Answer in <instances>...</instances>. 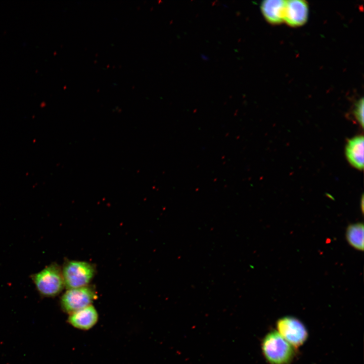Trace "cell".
<instances>
[{
	"label": "cell",
	"mask_w": 364,
	"mask_h": 364,
	"mask_svg": "<svg viewBox=\"0 0 364 364\" xmlns=\"http://www.w3.org/2000/svg\"><path fill=\"white\" fill-rule=\"evenodd\" d=\"M363 136L358 135L349 140L345 148L349 162L360 170L362 169L363 167Z\"/></svg>",
	"instance_id": "cell-9"
},
{
	"label": "cell",
	"mask_w": 364,
	"mask_h": 364,
	"mask_svg": "<svg viewBox=\"0 0 364 364\" xmlns=\"http://www.w3.org/2000/svg\"><path fill=\"white\" fill-rule=\"evenodd\" d=\"M31 279L38 292L44 297H55L59 294L65 287L62 269L56 263H51L33 274Z\"/></svg>",
	"instance_id": "cell-2"
},
{
	"label": "cell",
	"mask_w": 364,
	"mask_h": 364,
	"mask_svg": "<svg viewBox=\"0 0 364 364\" xmlns=\"http://www.w3.org/2000/svg\"><path fill=\"white\" fill-rule=\"evenodd\" d=\"M97 298L94 288L89 285L69 289L61 298L63 310L69 314L92 304Z\"/></svg>",
	"instance_id": "cell-5"
},
{
	"label": "cell",
	"mask_w": 364,
	"mask_h": 364,
	"mask_svg": "<svg viewBox=\"0 0 364 364\" xmlns=\"http://www.w3.org/2000/svg\"><path fill=\"white\" fill-rule=\"evenodd\" d=\"M263 355L269 364H291L295 349L276 330L268 332L261 344Z\"/></svg>",
	"instance_id": "cell-1"
},
{
	"label": "cell",
	"mask_w": 364,
	"mask_h": 364,
	"mask_svg": "<svg viewBox=\"0 0 364 364\" xmlns=\"http://www.w3.org/2000/svg\"><path fill=\"white\" fill-rule=\"evenodd\" d=\"M65 287L67 289L88 285L96 272L92 263L84 261L67 260L62 268Z\"/></svg>",
	"instance_id": "cell-3"
},
{
	"label": "cell",
	"mask_w": 364,
	"mask_h": 364,
	"mask_svg": "<svg viewBox=\"0 0 364 364\" xmlns=\"http://www.w3.org/2000/svg\"><path fill=\"white\" fill-rule=\"evenodd\" d=\"M98 318L96 309L91 304L70 314L68 321L77 329L87 330L96 324Z\"/></svg>",
	"instance_id": "cell-7"
},
{
	"label": "cell",
	"mask_w": 364,
	"mask_h": 364,
	"mask_svg": "<svg viewBox=\"0 0 364 364\" xmlns=\"http://www.w3.org/2000/svg\"><path fill=\"white\" fill-rule=\"evenodd\" d=\"M353 114L355 118L359 124L363 127V98L358 100L354 108Z\"/></svg>",
	"instance_id": "cell-11"
},
{
	"label": "cell",
	"mask_w": 364,
	"mask_h": 364,
	"mask_svg": "<svg viewBox=\"0 0 364 364\" xmlns=\"http://www.w3.org/2000/svg\"><path fill=\"white\" fill-rule=\"evenodd\" d=\"M348 243L355 249L363 250V224L358 222L348 226L346 232Z\"/></svg>",
	"instance_id": "cell-10"
},
{
	"label": "cell",
	"mask_w": 364,
	"mask_h": 364,
	"mask_svg": "<svg viewBox=\"0 0 364 364\" xmlns=\"http://www.w3.org/2000/svg\"><path fill=\"white\" fill-rule=\"evenodd\" d=\"M278 333L295 349L302 346L307 340L308 333L305 326L298 318L285 316L276 323Z\"/></svg>",
	"instance_id": "cell-4"
},
{
	"label": "cell",
	"mask_w": 364,
	"mask_h": 364,
	"mask_svg": "<svg viewBox=\"0 0 364 364\" xmlns=\"http://www.w3.org/2000/svg\"><path fill=\"white\" fill-rule=\"evenodd\" d=\"M286 1L265 0L260 6L263 16L269 23L279 24L284 21Z\"/></svg>",
	"instance_id": "cell-8"
},
{
	"label": "cell",
	"mask_w": 364,
	"mask_h": 364,
	"mask_svg": "<svg viewBox=\"0 0 364 364\" xmlns=\"http://www.w3.org/2000/svg\"><path fill=\"white\" fill-rule=\"evenodd\" d=\"M308 13V6L306 1H286L284 21L292 27L301 26L307 21Z\"/></svg>",
	"instance_id": "cell-6"
}]
</instances>
